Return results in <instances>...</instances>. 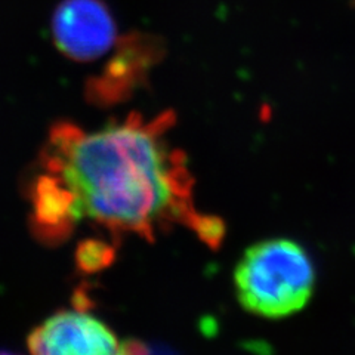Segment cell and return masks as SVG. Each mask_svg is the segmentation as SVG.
<instances>
[{
    "label": "cell",
    "mask_w": 355,
    "mask_h": 355,
    "mask_svg": "<svg viewBox=\"0 0 355 355\" xmlns=\"http://www.w3.org/2000/svg\"><path fill=\"white\" fill-rule=\"evenodd\" d=\"M28 349L43 355L123 354L125 342L101 320L85 311H58L33 330Z\"/></svg>",
    "instance_id": "277c9868"
},
{
    "label": "cell",
    "mask_w": 355,
    "mask_h": 355,
    "mask_svg": "<svg viewBox=\"0 0 355 355\" xmlns=\"http://www.w3.org/2000/svg\"><path fill=\"white\" fill-rule=\"evenodd\" d=\"M57 48L74 61H94L117 42L116 21L103 0H62L52 17Z\"/></svg>",
    "instance_id": "3957f363"
},
{
    "label": "cell",
    "mask_w": 355,
    "mask_h": 355,
    "mask_svg": "<svg viewBox=\"0 0 355 355\" xmlns=\"http://www.w3.org/2000/svg\"><path fill=\"white\" fill-rule=\"evenodd\" d=\"M173 123L169 111L150 120L130 114L94 132L58 121L39 166L69 194L77 222L148 240L184 225L215 248L224 225L194 206L187 159L168 138Z\"/></svg>",
    "instance_id": "6da1fadb"
},
{
    "label": "cell",
    "mask_w": 355,
    "mask_h": 355,
    "mask_svg": "<svg viewBox=\"0 0 355 355\" xmlns=\"http://www.w3.org/2000/svg\"><path fill=\"white\" fill-rule=\"evenodd\" d=\"M117 43V52L110 61L105 74L95 80L94 94L96 98L119 99L126 83H133L142 76L157 51L154 39L147 36H128Z\"/></svg>",
    "instance_id": "5b68a950"
},
{
    "label": "cell",
    "mask_w": 355,
    "mask_h": 355,
    "mask_svg": "<svg viewBox=\"0 0 355 355\" xmlns=\"http://www.w3.org/2000/svg\"><path fill=\"white\" fill-rule=\"evenodd\" d=\"M234 284L244 309L279 320L308 305L315 287V270L301 244L271 239L244 252L234 271Z\"/></svg>",
    "instance_id": "7a4b0ae2"
}]
</instances>
